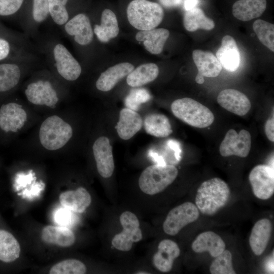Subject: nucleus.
<instances>
[{
    "label": "nucleus",
    "instance_id": "nucleus-20",
    "mask_svg": "<svg viewBox=\"0 0 274 274\" xmlns=\"http://www.w3.org/2000/svg\"><path fill=\"white\" fill-rule=\"evenodd\" d=\"M272 232V224L268 219L258 220L254 225L249 238V244L253 253L261 255L267 247Z\"/></svg>",
    "mask_w": 274,
    "mask_h": 274
},
{
    "label": "nucleus",
    "instance_id": "nucleus-10",
    "mask_svg": "<svg viewBox=\"0 0 274 274\" xmlns=\"http://www.w3.org/2000/svg\"><path fill=\"white\" fill-rule=\"evenodd\" d=\"M54 65L58 74L64 79L75 81L80 76L81 66L65 46L60 43L53 48Z\"/></svg>",
    "mask_w": 274,
    "mask_h": 274
},
{
    "label": "nucleus",
    "instance_id": "nucleus-5",
    "mask_svg": "<svg viewBox=\"0 0 274 274\" xmlns=\"http://www.w3.org/2000/svg\"><path fill=\"white\" fill-rule=\"evenodd\" d=\"M73 135L71 126L57 115L48 117L42 123L39 139L42 145L53 151L63 147Z\"/></svg>",
    "mask_w": 274,
    "mask_h": 274
},
{
    "label": "nucleus",
    "instance_id": "nucleus-30",
    "mask_svg": "<svg viewBox=\"0 0 274 274\" xmlns=\"http://www.w3.org/2000/svg\"><path fill=\"white\" fill-rule=\"evenodd\" d=\"M21 77V71L15 63L0 64V92L8 91L15 87Z\"/></svg>",
    "mask_w": 274,
    "mask_h": 274
},
{
    "label": "nucleus",
    "instance_id": "nucleus-3",
    "mask_svg": "<svg viewBox=\"0 0 274 274\" xmlns=\"http://www.w3.org/2000/svg\"><path fill=\"white\" fill-rule=\"evenodd\" d=\"M173 114L188 125L200 128L211 125L215 117L209 108L191 98L174 100L171 105Z\"/></svg>",
    "mask_w": 274,
    "mask_h": 274
},
{
    "label": "nucleus",
    "instance_id": "nucleus-43",
    "mask_svg": "<svg viewBox=\"0 0 274 274\" xmlns=\"http://www.w3.org/2000/svg\"><path fill=\"white\" fill-rule=\"evenodd\" d=\"M159 4L166 8H174L180 6L182 0H158Z\"/></svg>",
    "mask_w": 274,
    "mask_h": 274
},
{
    "label": "nucleus",
    "instance_id": "nucleus-33",
    "mask_svg": "<svg viewBox=\"0 0 274 274\" xmlns=\"http://www.w3.org/2000/svg\"><path fill=\"white\" fill-rule=\"evenodd\" d=\"M86 267L82 261L70 259L60 261L54 264L50 269V274H84Z\"/></svg>",
    "mask_w": 274,
    "mask_h": 274
},
{
    "label": "nucleus",
    "instance_id": "nucleus-14",
    "mask_svg": "<svg viewBox=\"0 0 274 274\" xmlns=\"http://www.w3.org/2000/svg\"><path fill=\"white\" fill-rule=\"evenodd\" d=\"M180 254V248L176 243L168 239L161 241L157 252L153 256L154 266L163 272L171 270L175 259Z\"/></svg>",
    "mask_w": 274,
    "mask_h": 274
},
{
    "label": "nucleus",
    "instance_id": "nucleus-7",
    "mask_svg": "<svg viewBox=\"0 0 274 274\" xmlns=\"http://www.w3.org/2000/svg\"><path fill=\"white\" fill-rule=\"evenodd\" d=\"M199 216L197 207L192 202H186L172 209L163 224L165 233L175 235L185 226L196 221Z\"/></svg>",
    "mask_w": 274,
    "mask_h": 274
},
{
    "label": "nucleus",
    "instance_id": "nucleus-36",
    "mask_svg": "<svg viewBox=\"0 0 274 274\" xmlns=\"http://www.w3.org/2000/svg\"><path fill=\"white\" fill-rule=\"evenodd\" d=\"M150 98L151 95L146 89H133L126 97L125 104L127 108L137 111L141 104L147 102Z\"/></svg>",
    "mask_w": 274,
    "mask_h": 274
},
{
    "label": "nucleus",
    "instance_id": "nucleus-18",
    "mask_svg": "<svg viewBox=\"0 0 274 274\" xmlns=\"http://www.w3.org/2000/svg\"><path fill=\"white\" fill-rule=\"evenodd\" d=\"M59 200L63 207L73 212L82 213L91 204V197L85 188L80 187L62 192Z\"/></svg>",
    "mask_w": 274,
    "mask_h": 274
},
{
    "label": "nucleus",
    "instance_id": "nucleus-11",
    "mask_svg": "<svg viewBox=\"0 0 274 274\" xmlns=\"http://www.w3.org/2000/svg\"><path fill=\"white\" fill-rule=\"evenodd\" d=\"M92 150L99 174L103 178H110L114 172L115 164L109 139L104 136L98 138L93 145Z\"/></svg>",
    "mask_w": 274,
    "mask_h": 274
},
{
    "label": "nucleus",
    "instance_id": "nucleus-23",
    "mask_svg": "<svg viewBox=\"0 0 274 274\" xmlns=\"http://www.w3.org/2000/svg\"><path fill=\"white\" fill-rule=\"evenodd\" d=\"M41 237L46 243L61 247H68L75 243L76 237L67 227L47 225L42 230Z\"/></svg>",
    "mask_w": 274,
    "mask_h": 274
},
{
    "label": "nucleus",
    "instance_id": "nucleus-16",
    "mask_svg": "<svg viewBox=\"0 0 274 274\" xmlns=\"http://www.w3.org/2000/svg\"><path fill=\"white\" fill-rule=\"evenodd\" d=\"M134 69V66L129 62L119 63L111 66L101 73L96 82V87L100 91H109Z\"/></svg>",
    "mask_w": 274,
    "mask_h": 274
},
{
    "label": "nucleus",
    "instance_id": "nucleus-13",
    "mask_svg": "<svg viewBox=\"0 0 274 274\" xmlns=\"http://www.w3.org/2000/svg\"><path fill=\"white\" fill-rule=\"evenodd\" d=\"M217 100L222 108L241 116L245 115L251 107L250 101L247 96L241 91L234 89L222 90Z\"/></svg>",
    "mask_w": 274,
    "mask_h": 274
},
{
    "label": "nucleus",
    "instance_id": "nucleus-35",
    "mask_svg": "<svg viewBox=\"0 0 274 274\" xmlns=\"http://www.w3.org/2000/svg\"><path fill=\"white\" fill-rule=\"evenodd\" d=\"M68 0H48L49 15L54 22L64 25L68 20L69 15L65 7Z\"/></svg>",
    "mask_w": 274,
    "mask_h": 274
},
{
    "label": "nucleus",
    "instance_id": "nucleus-41",
    "mask_svg": "<svg viewBox=\"0 0 274 274\" xmlns=\"http://www.w3.org/2000/svg\"><path fill=\"white\" fill-rule=\"evenodd\" d=\"M10 46L6 40L0 38V60L6 58L10 53Z\"/></svg>",
    "mask_w": 274,
    "mask_h": 274
},
{
    "label": "nucleus",
    "instance_id": "nucleus-44",
    "mask_svg": "<svg viewBox=\"0 0 274 274\" xmlns=\"http://www.w3.org/2000/svg\"><path fill=\"white\" fill-rule=\"evenodd\" d=\"M198 0H185L184 6L186 11L196 7Z\"/></svg>",
    "mask_w": 274,
    "mask_h": 274
},
{
    "label": "nucleus",
    "instance_id": "nucleus-34",
    "mask_svg": "<svg viewBox=\"0 0 274 274\" xmlns=\"http://www.w3.org/2000/svg\"><path fill=\"white\" fill-rule=\"evenodd\" d=\"M232 254L224 250L212 262L210 271L212 274H235L232 263Z\"/></svg>",
    "mask_w": 274,
    "mask_h": 274
},
{
    "label": "nucleus",
    "instance_id": "nucleus-1",
    "mask_svg": "<svg viewBox=\"0 0 274 274\" xmlns=\"http://www.w3.org/2000/svg\"><path fill=\"white\" fill-rule=\"evenodd\" d=\"M230 196L228 185L219 178H214L201 183L198 188L195 204L201 213L211 216L223 208Z\"/></svg>",
    "mask_w": 274,
    "mask_h": 274
},
{
    "label": "nucleus",
    "instance_id": "nucleus-32",
    "mask_svg": "<svg viewBox=\"0 0 274 274\" xmlns=\"http://www.w3.org/2000/svg\"><path fill=\"white\" fill-rule=\"evenodd\" d=\"M253 29L260 42L274 52V25L261 19L256 20Z\"/></svg>",
    "mask_w": 274,
    "mask_h": 274
},
{
    "label": "nucleus",
    "instance_id": "nucleus-38",
    "mask_svg": "<svg viewBox=\"0 0 274 274\" xmlns=\"http://www.w3.org/2000/svg\"><path fill=\"white\" fill-rule=\"evenodd\" d=\"M54 220L60 226L67 227L74 223L75 218L72 211L63 207L55 211Z\"/></svg>",
    "mask_w": 274,
    "mask_h": 274
},
{
    "label": "nucleus",
    "instance_id": "nucleus-47",
    "mask_svg": "<svg viewBox=\"0 0 274 274\" xmlns=\"http://www.w3.org/2000/svg\"><path fill=\"white\" fill-rule=\"evenodd\" d=\"M136 273H141V274L144 273L145 274V273H149V272H147L146 271H140V272H136Z\"/></svg>",
    "mask_w": 274,
    "mask_h": 274
},
{
    "label": "nucleus",
    "instance_id": "nucleus-8",
    "mask_svg": "<svg viewBox=\"0 0 274 274\" xmlns=\"http://www.w3.org/2000/svg\"><path fill=\"white\" fill-rule=\"evenodd\" d=\"M249 179L254 195L262 200H266L274 192L273 167L259 164L251 171Z\"/></svg>",
    "mask_w": 274,
    "mask_h": 274
},
{
    "label": "nucleus",
    "instance_id": "nucleus-12",
    "mask_svg": "<svg viewBox=\"0 0 274 274\" xmlns=\"http://www.w3.org/2000/svg\"><path fill=\"white\" fill-rule=\"evenodd\" d=\"M66 33L74 37L79 45L86 46L93 39L94 32L89 17L84 13H79L64 25Z\"/></svg>",
    "mask_w": 274,
    "mask_h": 274
},
{
    "label": "nucleus",
    "instance_id": "nucleus-45",
    "mask_svg": "<svg viewBox=\"0 0 274 274\" xmlns=\"http://www.w3.org/2000/svg\"><path fill=\"white\" fill-rule=\"evenodd\" d=\"M266 268L268 271L270 272H273V256L271 258V259L267 261L266 264Z\"/></svg>",
    "mask_w": 274,
    "mask_h": 274
},
{
    "label": "nucleus",
    "instance_id": "nucleus-37",
    "mask_svg": "<svg viewBox=\"0 0 274 274\" xmlns=\"http://www.w3.org/2000/svg\"><path fill=\"white\" fill-rule=\"evenodd\" d=\"M49 15L48 0H33L32 17L36 22H43Z\"/></svg>",
    "mask_w": 274,
    "mask_h": 274
},
{
    "label": "nucleus",
    "instance_id": "nucleus-2",
    "mask_svg": "<svg viewBox=\"0 0 274 274\" xmlns=\"http://www.w3.org/2000/svg\"><path fill=\"white\" fill-rule=\"evenodd\" d=\"M126 15L133 27L140 30H147L160 24L164 12L159 3L150 0H132L127 5Z\"/></svg>",
    "mask_w": 274,
    "mask_h": 274
},
{
    "label": "nucleus",
    "instance_id": "nucleus-17",
    "mask_svg": "<svg viewBox=\"0 0 274 274\" xmlns=\"http://www.w3.org/2000/svg\"><path fill=\"white\" fill-rule=\"evenodd\" d=\"M142 125L143 120L140 115L136 111L126 108L121 110L115 128L119 137L127 140L140 130Z\"/></svg>",
    "mask_w": 274,
    "mask_h": 274
},
{
    "label": "nucleus",
    "instance_id": "nucleus-6",
    "mask_svg": "<svg viewBox=\"0 0 274 274\" xmlns=\"http://www.w3.org/2000/svg\"><path fill=\"white\" fill-rule=\"evenodd\" d=\"M120 222L123 229L114 236L112 245L119 251H129L134 243L142 239L140 222L136 215L130 211H125L121 214Z\"/></svg>",
    "mask_w": 274,
    "mask_h": 274
},
{
    "label": "nucleus",
    "instance_id": "nucleus-42",
    "mask_svg": "<svg viewBox=\"0 0 274 274\" xmlns=\"http://www.w3.org/2000/svg\"><path fill=\"white\" fill-rule=\"evenodd\" d=\"M167 145L174 151L177 159L180 161L181 158V149L179 143L175 140H170L167 142Z\"/></svg>",
    "mask_w": 274,
    "mask_h": 274
},
{
    "label": "nucleus",
    "instance_id": "nucleus-25",
    "mask_svg": "<svg viewBox=\"0 0 274 274\" xmlns=\"http://www.w3.org/2000/svg\"><path fill=\"white\" fill-rule=\"evenodd\" d=\"M100 24L94 26L93 32L102 43H107L116 37L119 32L118 20L115 13L110 9H105L101 15Z\"/></svg>",
    "mask_w": 274,
    "mask_h": 274
},
{
    "label": "nucleus",
    "instance_id": "nucleus-31",
    "mask_svg": "<svg viewBox=\"0 0 274 274\" xmlns=\"http://www.w3.org/2000/svg\"><path fill=\"white\" fill-rule=\"evenodd\" d=\"M21 105L10 102L3 105L0 108V128L5 132H16L18 130V122L15 120V116L19 114L18 108Z\"/></svg>",
    "mask_w": 274,
    "mask_h": 274
},
{
    "label": "nucleus",
    "instance_id": "nucleus-40",
    "mask_svg": "<svg viewBox=\"0 0 274 274\" xmlns=\"http://www.w3.org/2000/svg\"><path fill=\"white\" fill-rule=\"evenodd\" d=\"M264 131L268 139L271 141H274V119L273 117L268 119L264 126Z\"/></svg>",
    "mask_w": 274,
    "mask_h": 274
},
{
    "label": "nucleus",
    "instance_id": "nucleus-26",
    "mask_svg": "<svg viewBox=\"0 0 274 274\" xmlns=\"http://www.w3.org/2000/svg\"><path fill=\"white\" fill-rule=\"evenodd\" d=\"M158 74L159 68L156 64L144 63L127 75L126 82L131 87H140L154 81Z\"/></svg>",
    "mask_w": 274,
    "mask_h": 274
},
{
    "label": "nucleus",
    "instance_id": "nucleus-28",
    "mask_svg": "<svg viewBox=\"0 0 274 274\" xmlns=\"http://www.w3.org/2000/svg\"><path fill=\"white\" fill-rule=\"evenodd\" d=\"M146 132L158 138H165L173 132L171 124L167 117L161 114L147 115L144 122Z\"/></svg>",
    "mask_w": 274,
    "mask_h": 274
},
{
    "label": "nucleus",
    "instance_id": "nucleus-29",
    "mask_svg": "<svg viewBox=\"0 0 274 274\" xmlns=\"http://www.w3.org/2000/svg\"><path fill=\"white\" fill-rule=\"evenodd\" d=\"M21 251L20 245L13 234L0 229V260L10 263L18 259Z\"/></svg>",
    "mask_w": 274,
    "mask_h": 274
},
{
    "label": "nucleus",
    "instance_id": "nucleus-19",
    "mask_svg": "<svg viewBox=\"0 0 274 274\" xmlns=\"http://www.w3.org/2000/svg\"><path fill=\"white\" fill-rule=\"evenodd\" d=\"M191 248L195 253L209 252L215 258L225 250V244L219 235L209 231L200 233L193 242Z\"/></svg>",
    "mask_w": 274,
    "mask_h": 274
},
{
    "label": "nucleus",
    "instance_id": "nucleus-15",
    "mask_svg": "<svg viewBox=\"0 0 274 274\" xmlns=\"http://www.w3.org/2000/svg\"><path fill=\"white\" fill-rule=\"evenodd\" d=\"M216 57L222 67L229 72H234L240 64L241 56L235 41L229 35L222 39L221 45L216 52Z\"/></svg>",
    "mask_w": 274,
    "mask_h": 274
},
{
    "label": "nucleus",
    "instance_id": "nucleus-24",
    "mask_svg": "<svg viewBox=\"0 0 274 274\" xmlns=\"http://www.w3.org/2000/svg\"><path fill=\"white\" fill-rule=\"evenodd\" d=\"M266 4V0H238L232 6V14L239 20L248 21L260 17Z\"/></svg>",
    "mask_w": 274,
    "mask_h": 274
},
{
    "label": "nucleus",
    "instance_id": "nucleus-27",
    "mask_svg": "<svg viewBox=\"0 0 274 274\" xmlns=\"http://www.w3.org/2000/svg\"><path fill=\"white\" fill-rule=\"evenodd\" d=\"M183 24L185 29L191 32L198 29L210 30L215 26L214 21L197 7L186 11L183 17Z\"/></svg>",
    "mask_w": 274,
    "mask_h": 274
},
{
    "label": "nucleus",
    "instance_id": "nucleus-4",
    "mask_svg": "<svg viewBox=\"0 0 274 274\" xmlns=\"http://www.w3.org/2000/svg\"><path fill=\"white\" fill-rule=\"evenodd\" d=\"M178 174V169L174 165L156 164L143 170L139 179V185L144 193L155 195L170 185Z\"/></svg>",
    "mask_w": 274,
    "mask_h": 274
},
{
    "label": "nucleus",
    "instance_id": "nucleus-39",
    "mask_svg": "<svg viewBox=\"0 0 274 274\" xmlns=\"http://www.w3.org/2000/svg\"><path fill=\"white\" fill-rule=\"evenodd\" d=\"M24 0H0V16H9L15 13Z\"/></svg>",
    "mask_w": 274,
    "mask_h": 274
},
{
    "label": "nucleus",
    "instance_id": "nucleus-21",
    "mask_svg": "<svg viewBox=\"0 0 274 274\" xmlns=\"http://www.w3.org/2000/svg\"><path fill=\"white\" fill-rule=\"evenodd\" d=\"M169 36L168 30L160 28L140 30L135 35V39L143 42L145 49L152 54H159L162 51L164 44Z\"/></svg>",
    "mask_w": 274,
    "mask_h": 274
},
{
    "label": "nucleus",
    "instance_id": "nucleus-46",
    "mask_svg": "<svg viewBox=\"0 0 274 274\" xmlns=\"http://www.w3.org/2000/svg\"><path fill=\"white\" fill-rule=\"evenodd\" d=\"M195 80L196 82L198 84H201L204 83V77L202 76V75L199 74H197V75H196L195 77Z\"/></svg>",
    "mask_w": 274,
    "mask_h": 274
},
{
    "label": "nucleus",
    "instance_id": "nucleus-22",
    "mask_svg": "<svg viewBox=\"0 0 274 274\" xmlns=\"http://www.w3.org/2000/svg\"><path fill=\"white\" fill-rule=\"evenodd\" d=\"M192 58L198 74L203 77L215 78L220 73L222 66L216 57L210 51L194 50Z\"/></svg>",
    "mask_w": 274,
    "mask_h": 274
},
{
    "label": "nucleus",
    "instance_id": "nucleus-9",
    "mask_svg": "<svg viewBox=\"0 0 274 274\" xmlns=\"http://www.w3.org/2000/svg\"><path fill=\"white\" fill-rule=\"evenodd\" d=\"M251 147V136L249 131L242 129L239 133L229 129L219 147L220 154L223 157L235 155L247 157Z\"/></svg>",
    "mask_w": 274,
    "mask_h": 274
}]
</instances>
